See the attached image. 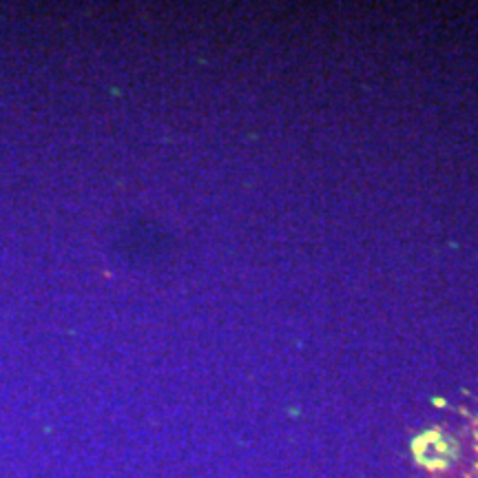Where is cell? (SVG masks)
I'll return each mask as SVG.
<instances>
[{"mask_svg": "<svg viewBox=\"0 0 478 478\" xmlns=\"http://www.w3.org/2000/svg\"><path fill=\"white\" fill-rule=\"evenodd\" d=\"M476 469H478V465H476Z\"/></svg>", "mask_w": 478, "mask_h": 478, "instance_id": "3", "label": "cell"}, {"mask_svg": "<svg viewBox=\"0 0 478 478\" xmlns=\"http://www.w3.org/2000/svg\"><path fill=\"white\" fill-rule=\"evenodd\" d=\"M434 405H438V408H443V405H445V401H443V398H434Z\"/></svg>", "mask_w": 478, "mask_h": 478, "instance_id": "2", "label": "cell"}, {"mask_svg": "<svg viewBox=\"0 0 478 478\" xmlns=\"http://www.w3.org/2000/svg\"><path fill=\"white\" fill-rule=\"evenodd\" d=\"M447 463H449V461H447V458H443V456H441V458H423V461H421V465H425V467L432 469V472L445 469V467H447Z\"/></svg>", "mask_w": 478, "mask_h": 478, "instance_id": "1", "label": "cell"}]
</instances>
